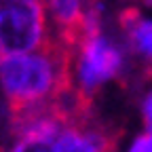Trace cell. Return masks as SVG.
<instances>
[{"mask_svg": "<svg viewBox=\"0 0 152 152\" xmlns=\"http://www.w3.org/2000/svg\"><path fill=\"white\" fill-rule=\"evenodd\" d=\"M76 53L55 32H49L36 51L0 57V83L13 125L51 108L76 89Z\"/></svg>", "mask_w": 152, "mask_h": 152, "instance_id": "cell-1", "label": "cell"}, {"mask_svg": "<svg viewBox=\"0 0 152 152\" xmlns=\"http://www.w3.org/2000/svg\"><path fill=\"white\" fill-rule=\"evenodd\" d=\"M47 36L42 0H0V57L36 51Z\"/></svg>", "mask_w": 152, "mask_h": 152, "instance_id": "cell-2", "label": "cell"}, {"mask_svg": "<svg viewBox=\"0 0 152 152\" xmlns=\"http://www.w3.org/2000/svg\"><path fill=\"white\" fill-rule=\"evenodd\" d=\"M76 55H78V59H76L78 83H76V87L89 97H93V93L106 80L118 76V72L123 70V51L102 34L99 26H93L85 34Z\"/></svg>", "mask_w": 152, "mask_h": 152, "instance_id": "cell-3", "label": "cell"}, {"mask_svg": "<svg viewBox=\"0 0 152 152\" xmlns=\"http://www.w3.org/2000/svg\"><path fill=\"white\" fill-rule=\"evenodd\" d=\"M114 148L116 133L91 114L70 123L57 140V152H114Z\"/></svg>", "mask_w": 152, "mask_h": 152, "instance_id": "cell-4", "label": "cell"}, {"mask_svg": "<svg viewBox=\"0 0 152 152\" xmlns=\"http://www.w3.org/2000/svg\"><path fill=\"white\" fill-rule=\"evenodd\" d=\"M121 28L129 51L152 74V17L140 13L137 9H125L121 13Z\"/></svg>", "mask_w": 152, "mask_h": 152, "instance_id": "cell-5", "label": "cell"}, {"mask_svg": "<svg viewBox=\"0 0 152 152\" xmlns=\"http://www.w3.org/2000/svg\"><path fill=\"white\" fill-rule=\"evenodd\" d=\"M129 152H152V133H142V135H137L135 140H133Z\"/></svg>", "mask_w": 152, "mask_h": 152, "instance_id": "cell-6", "label": "cell"}, {"mask_svg": "<svg viewBox=\"0 0 152 152\" xmlns=\"http://www.w3.org/2000/svg\"><path fill=\"white\" fill-rule=\"evenodd\" d=\"M142 112H144V123H146V131L152 133V89L146 93L144 104H142Z\"/></svg>", "mask_w": 152, "mask_h": 152, "instance_id": "cell-7", "label": "cell"}, {"mask_svg": "<svg viewBox=\"0 0 152 152\" xmlns=\"http://www.w3.org/2000/svg\"><path fill=\"white\" fill-rule=\"evenodd\" d=\"M142 2H144V4H150V7H152V0H142Z\"/></svg>", "mask_w": 152, "mask_h": 152, "instance_id": "cell-8", "label": "cell"}]
</instances>
